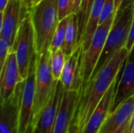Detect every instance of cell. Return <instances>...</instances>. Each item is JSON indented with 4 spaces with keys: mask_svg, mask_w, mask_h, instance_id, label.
Returning a JSON list of instances; mask_svg holds the SVG:
<instances>
[{
    "mask_svg": "<svg viewBox=\"0 0 134 133\" xmlns=\"http://www.w3.org/2000/svg\"><path fill=\"white\" fill-rule=\"evenodd\" d=\"M130 55V51L125 47L119 50L100 72L93 78L84 90L79 92V99L73 123L82 131L91 114L105 95L114 81L119 78V74Z\"/></svg>",
    "mask_w": 134,
    "mask_h": 133,
    "instance_id": "6da1fadb",
    "label": "cell"
},
{
    "mask_svg": "<svg viewBox=\"0 0 134 133\" xmlns=\"http://www.w3.org/2000/svg\"><path fill=\"white\" fill-rule=\"evenodd\" d=\"M29 12L35 29L36 53L38 56L49 50L60 22L58 0H40Z\"/></svg>",
    "mask_w": 134,
    "mask_h": 133,
    "instance_id": "7a4b0ae2",
    "label": "cell"
},
{
    "mask_svg": "<svg viewBox=\"0 0 134 133\" xmlns=\"http://www.w3.org/2000/svg\"><path fill=\"white\" fill-rule=\"evenodd\" d=\"M133 10L134 6H129L124 10L118 11L115 13L114 23L108 33L104 49L90 80L109 63V61L119 50L126 46L130 31Z\"/></svg>",
    "mask_w": 134,
    "mask_h": 133,
    "instance_id": "3957f363",
    "label": "cell"
},
{
    "mask_svg": "<svg viewBox=\"0 0 134 133\" xmlns=\"http://www.w3.org/2000/svg\"><path fill=\"white\" fill-rule=\"evenodd\" d=\"M50 58V50L41 55H37L35 96L32 125L38 123L40 115L50 100L57 83L52 73Z\"/></svg>",
    "mask_w": 134,
    "mask_h": 133,
    "instance_id": "277c9868",
    "label": "cell"
},
{
    "mask_svg": "<svg viewBox=\"0 0 134 133\" xmlns=\"http://www.w3.org/2000/svg\"><path fill=\"white\" fill-rule=\"evenodd\" d=\"M11 51L16 52L20 74L24 80L28 74L31 63L37 55L35 33L30 12H27L20 23Z\"/></svg>",
    "mask_w": 134,
    "mask_h": 133,
    "instance_id": "5b68a950",
    "label": "cell"
},
{
    "mask_svg": "<svg viewBox=\"0 0 134 133\" xmlns=\"http://www.w3.org/2000/svg\"><path fill=\"white\" fill-rule=\"evenodd\" d=\"M115 18V15H113L102 24L99 25L89 49L86 52L82 53L80 65L81 88L79 92L85 89L93 75V71L104 49L107 37L112 27Z\"/></svg>",
    "mask_w": 134,
    "mask_h": 133,
    "instance_id": "8992f818",
    "label": "cell"
},
{
    "mask_svg": "<svg viewBox=\"0 0 134 133\" xmlns=\"http://www.w3.org/2000/svg\"><path fill=\"white\" fill-rule=\"evenodd\" d=\"M37 55L33 58L28 74L24 80L20 99L19 115V133H26L33 123V111L35 96Z\"/></svg>",
    "mask_w": 134,
    "mask_h": 133,
    "instance_id": "52a82bcc",
    "label": "cell"
},
{
    "mask_svg": "<svg viewBox=\"0 0 134 133\" xmlns=\"http://www.w3.org/2000/svg\"><path fill=\"white\" fill-rule=\"evenodd\" d=\"M27 12L24 8L21 0H9L4 11L0 13V37L9 40L11 49L14 45L20 23Z\"/></svg>",
    "mask_w": 134,
    "mask_h": 133,
    "instance_id": "ba28073f",
    "label": "cell"
},
{
    "mask_svg": "<svg viewBox=\"0 0 134 133\" xmlns=\"http://www.w3.org/2000/svg\"><path fill=\"white\" fill-rule=\"evenodd\" d=\"M23 83L24 80L9 99L1 102L0 133H19L20 99Z\"/></svg>",
    "mask_w": 134,
    "mask_h": 133,
    "instance_id": "9c48e42d",
    "label": "cell"
},
{
    "mask_svg": "<svg viewBox=\"0 0 134 133\" xmlns=\"http://www.w3.org/2000/svg\"><path fill=\"white\" fill-rule=\"evenodd\" d=\"M23 80L20 74L16 52L11 51L2 68L0 70L1 102L9 99L14 93L19 83Z\"/></svg>",
    "mask_w": 134,
    "mask_h": 133,
    "instance_id": "30bf717a",
    "label": "cell"
},
{
    "mask_svg": "<svg viewBox=\"0 0 134 133\" xmlns=\"http://www.w3.org/2000/svg\"><path fill=\"white\" fill-rule=\"evenodd\" d=\"M119 84L117 78L111 84L105 95L103 96L94 111L91 114L82 133H98L100 129L106 121L107 118L112 111V107L115 95V91Z\"/></svg>",
    "mask_w": 134,
    "mask_h": 133,
    "instance_id": "8fae6325",
    "label": "cell"
},
{
    "mask_svg": "<svg viewBox=\"0 0 134 133\" xmlns=\"http://www.w3.org/2000/svg\"><path fill=\"white\" fill-rule=\"evenodd\" d=\"M79 91L65 90L52 133H68L75 115Z\"/></svg>",
    "mask_w": 134,
    "mask_h": 133,
    "instance_id": "7c38bea8",
    "label": "cell"
},
{
    "mask_svg": "<svg viewBox=\"0 0 134 133\" xmlns=\"http://www.w3.org/2000/svg\"><path fill=\"white\" fill-rule=\"evenodd\" d=\"M64 91L65 89L60 80L57 81L55 90L43 109L37 123L40 133H52L53 132Z\"/></svg>",
    "mask_w": 134,
    "mask_h": 133,
    "instance_id": "4fadbf2b",
    "label": "cell"
},
{
    "mask_svg": "<svg viewBox=\"0 0 134 133\" xmlns=\"http://www.w3.org/2000/svg\"><path fill=\"white\" fill-rule=\"evenodd\" d=\"M134 112V94L110 113L98 133H115L127 124Z\"/></svg>",
    "mask_w": 134,
    "mask_h": 133,
    "instance_id": "5bb4252c",
    "label": "cell"
},
{
    "mask_svg": "<svg viewBox=\"0 0 134 133\" xmlns=\"http://www.w3.org/2000/svg\"><path fill=\"white\" fill-rule=\"evenodd\" d=\"M82 46L79 45L73 53L67 57L60 82L65 90H80V65L82 59Z\"/></svg>",
    "mask_w": 134,
    "mask_h": 133,
    "instance_id": "9a60e30c",
    "label": "cell"
},
{
    "mask_svg": "<svg viewBox=\"0 0 134 133\" xmlns=\"http://www.w3.org/2000/svg\"><path fill=\"white\" fill-rule=\"evenodd\" d=\"M133 94L134 60L127 59L115 91L112 111Z\"/></svg>",
    "mask_w": 134,
    "mask_h": 133,
    "instance_id": "2e32d148",
    "label": "cell"
},
{
    "mask_svg": "<svg viewBox=\"0 0 134 133\" xmlns=\"http://www.w3.org/2000/svg\"><path fill=\"white\" fill-rule=\"evenodd\" d=\"M104 2V0H95L93 3V5L92 7L88 19L85 32L82 38L81 46H82V53L86 52V50L89 49L91 42L93 40V38L99 27L100 18V14H101V10L103 8Z\"/></svg>",
    "mask_w": 134,
    "mask_h": 133,
    "instance_id": "e0dca14e",
    "label": "cell"
},
{
    "mask_svg": "<svg viewBox=\"0 0 134 133\" xmlns=\"http://www.w3.org/2000/svg\"><path fill=\"white\" fill-rule=\"evenodd\" d=\"M79 34V21L76 13H71L69 16V20L67 27L64 42L61 47L62 51L67 57L70 56L76 49Z\"/></svg>",
    "mask_w": 134,
    "mask_h": 133,
    "instance_id": "ac0fdd59",
    "label": "cell"
},
{
    "mask_svg": "<svg viewBox=\"0 0 134 133\" xmlns=\"http://www.w3.org/2000/svg\"><path fill=\"white\" fill-rule=\"evenodd\" d=\"M94 2L95 0H82L80 8L78 13H76L79 21V34H78L77 46L81 45L82 38L83 37L86 27V24L88 22V19Z\"/></svg>",
    "mask_w": 134,
    "mask_h": 133,
    "instance_id": "d6986e66",
    "label": "cell"
},
{
    "mask_svg": "<svg viewBox=\"0 0 134 133\" xmlns=\"http://www.w3.org/2000/svg\"><path fill=\"white\" fill-rule=\"evenodd\" d=\"M66 60H67V56H65V54L64 53L61 49L51 53V58H50L51 70L53 78L56 81H59L60 79L66 63Z\"/></svg>",
    "mask_w": 134,
    "mask_h": 133,
    "instance_id": "ffe728a7",
    "label": "cell"
},
{
    "mask_svg": "<svg viewBox=\"0 0 134 133\" xmlns=\"http://www.w3.org/2000/svg\"><path fill=\"white\" fill-rule=\"evenodd\" d=\"M68 20H69V16L66 18L60 20V22L57 25V27L54 32L53 40L51 42V45H50V49H49L51 53L61 49L63 43L64 42Z\"/></svg>",
    "mask_w": 134,
    "mask_h": 133,
    "instance_id": "44dd1931",
    "label": "cell"
},
{
    "mask_svg": "<svg viewBox=\"0 0 134 133\" xmlns=\"http://www.w3.org/2000/svg\"><path fill=\"white\" fill-rule=\"evenodd\" d=\"M115 13H116V10H115V0H104L103 8L101 10L99 25L102 24L104 22H105L108 19H109L113 15H115Z\"/></svg>",
    "mask_w": 134,
    "mask_h": 133,
    "instance_id": "7402d4cb",
    "label": "cell"
},
{
    "mask_svg": "<svg viewBox=\"0 0 134 133\" xmlns=\"http://www.w3.org/2000/svg\"><path fill=\"white\" fill-rule=\"evenodd\" d=\"M11 45L8 38L0 37V70L2 68L10 52Z\"/></svg>",
    "mask_w": 134,
    "mask_h": 133,
    "instance_id": "603a6c76",
    "label": "cell"
},
{
    "mask_svg": "<svg viewBox=\"0 0 134 133\" xmlns=\"http://www.w3.org/2000/svg\"><path fill=\"white\" fill-rule=\"evenodd\" d=\"M58 13L60 20L72 13L71 0H58Z\"/></svg>",
    "mask_w": 134,
    "mask_h": 133,
    "instance_id": "cb8c5ba5",
    "label": "cell"
},
{
    "mask_svg": "<svg viewBox=\"0 0 134 133\" xmlns=\"http://www.w3.org/2000/svg\"><path fill=\"white\" fill-rule=\"evenodd\" d=\"M134 45V10H133V20L131 24V27H130V31L129 34V38L127 40V43L126 45V48L130 51H131L133 46Z\"/></svg>",
    "mask_w": 134,
    "mask_h": 133,
    "instance_id": "d4e9b609",
    "label": "cell"
},
{
    "mask_svg": "<svg viewBox=\"0 0 134 133\" xmlns=\"http://www.w3.org/2000/svg\"><path fill=\"white\" fill-rule=\"evenodd\" d=\"M82 0H71V9H72V13H77L81 3H82Z\"/></svg>",
    "mask_w": 134,
    "mask_h": 133,
    "instance_id": "484cf974",
    "label": "cell"
},
{
    "mask_svg": "<svg viewBox=\"0 0 134 133\" xmlns=\"http://www.w3.org/2000/svg\"><path fill=\"white\" fill-rule=\"evenodd\" d=\"M129 6H134V0H123L122 2V5L118 11L124 10L125 9L128 8ZM117 11V12H118Z\"/></svg>",
    "mask_w": 134,
    "mask_h": 133,
    "instance_id": "4316f807",
    "label": "cell"
},
{
    "mask_svg": "<svg viewBox=\"0 0 134 133\" xmlns=\"http://www.w3.org/2000/svg\"><path fill=\"white\" fill-rule=\"evenodd\" d=\"M21 1L24 8L29 12L34 5V0H21Z\"/></svg>",
    "mask_w": 134,
    "mask_h": 133,
    "instance_id": "83f0119b",
    "label": "cell"
},
{
    "mask_svg": "<svg viewBox=\"0 0 134 133\" xmlns=\"http://www.w3.org/2000/svg\"><path fill=\"white\" fill-rule=\"evenodd\" d=\"M126 133H134V112L129 122L128 128L126 130Z\"/></svg>",
    "mask_w": 134,
    "mask_h": 133,
    "instance_id": "f1b7e54d",
    "label": "cell"
},
{
    "mask_svg": "<svg viewBox=\"0 0 134 133\" xmlns=\"http://www.w3.org/2000/svg\"><path fill=\"white\" fill-rule=\"evenodd\" d=\"M26 133H40L39 130H38V128L37 124H33V125H31L28 128V129H27V131L26 132Z\"/></svg>",
    "mask_w": 134,
    "mask_h": 133,
    "instance_id": "f546056e",
    "label": "cell"
},
{
    "mask_svg": "<svg viewBox=\"0 0 134 133\" xmlns=\"http://www.w3.org/2000/svg\"><path fill=\"white\" fill-rule=\"evenodd\" d=\"M68 133H79V130L78 126L75 123H73V122H72V124H71Z\"/></svg>",
    "mask_w": 134,
    "mask_h": 133,
    "instance_id": "4dcf8cb0",
    "label": "cell"
},
{
    "mask_svg": "<svg viewBox=\"0 0 134 133\" xmlns=\"http://www.w3.org/2000/svg\"><path fill=\"white\" fill-rule=\"evenodd\" d=\"M9 0H0V13H2L7 5Z\"/></svg>",
    "mask_w": 134,
    "mask_h": 133,
    "instance_id": "1f68e13d",
    "label": "cell"
},
{
    "mask_svg": "<svg viewBox=\"0 0 134 133\" xmlns=\"http://www.w3.org/2000/svg\"><path fill=\"white\" fill-rule=\"evenodd\" d=\"M123 0H115V10H116V13L117 11L119 9L121 5H122V2Z\"/></svg>",
    "mask_w": 134,
    "mask_h": 133,
    "instance_id": "d6a6232c",
    "label": "cell"
},
{
    "mask_svg": "<svg viewBox=\"0 0 134 133\" xmlns=\"http://www.w3.org/2000/svg\"><path fill=\"white\" fill-rule=\"evenodd\" d=\"M127 59L134 60V45L133 46V48H132V49H131V51H130V55H129Z\"/></svg>",
    "mask_w": 134,
    "mask_h": 133,
    "instance_id": "836d02e7",
    "label": "cell"
},
{
    "mask_svg": "<svg viewBox=\"0 0 134 133\" xmlns=\"http://www.w3.org/2000/svg\"><path fill=\"white\" fill-rule=\"evenodd\" d=\"M39 1H40V0H34V5H36ZM34 5H33V6H34Z\"/></svg>",
    "mask_w": 134,
    "mask_h": 133,
    "instance_id": "e575fe53",
    "label": "cell"
}]
</instances>
